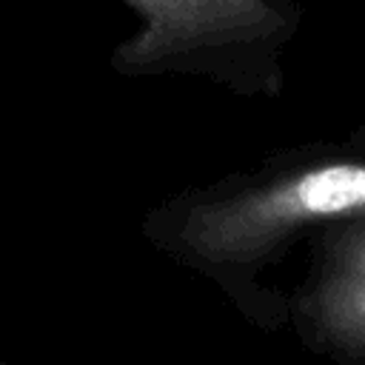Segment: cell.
<instances>
[{
  "mask_svg": "<svg viewBox=\"0 0 365 365\" xmlns=\"http://www.w3.org/2000/svg\"><path fill=\"white\" fill-rule=\"evenodd\" d=\"M365 217V154L302 148L154 202L140 237L217 285L254 325L279 328L288 302L259 277L311 231Z\"/></svg>",
  "mask_w": 365,
  "mask_h": 365,
  "instance_id": "1",
  "label": "cell"
},
{
  "mask_svg": "<svg viewBox=\"0 0 365 365\" xmlns=\"http://www.w3.org/2000/svg\"><path fill=\"white\" fill-rule=\"evenodd\" d=\"M137 31L111 48L128 80L197 77L245 97L282 88L279 57L299 26L302 0H120Z\"/></svg>",
  "mask_w": 365,
  "mask_h": 365,
  "instance_id": "2",
  "label": "cell"
},
{
  "mask_svg": "<svg viewBox=\"0 0 365 365\" xmlns=\"http://www.w3.org/2000/svg\"><path fill=\"white\" fill-rule=\"evenodd\" d=\"M288 314L305 345L365 359V217L319 231L314 262Z\"/></svg>",
  "mask_w": 365,
  "mask_h": 365,
  "instance_id": "3",
  "label": "cell"
},
{
  "mask_svg": "<svg viewBox=\"0 0 365 365\" xmlns=\"http://www.w3.org/2000/svg\"><path fill=\"white\" fill-rule=\"evenodd\" d=\"M0 365H3V356H0Z\"/></svg>",
  "mask_w": 365,
  "mask_h": 365,
  "instance_id": "4",
  "label": "cell"
}]
</instances>
